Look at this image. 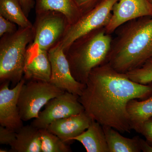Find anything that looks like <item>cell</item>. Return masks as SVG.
I'll return each mask as SVG.
<instances>
[{
    "mask_svg": "<svg viewBox=\"0 0 152 152\" xmlns=\"http://www.w3.org/2000/svg\"><path fill=\"white\" fill-rule=\"evenodd\" d=\"M127 110L132 129L139 133L143 124L152 118V95L141 101L137 99L131 100L128 103Z\"/></svg>",
    "mask_w": 152,
    "mask_h": 152,
    "instance_id": "ac0fdd59",
    "label": "cell"
},
{
    "mask_svg": "<svg viewBox=\"0 0 152 152\" xmlns=\"http://www.w3.org/2000/svg\"><path fill=\"white\" fill-rule=\"evenodd\" d=\"M18 25L0 15V37L4 35L12 34L18 30Z\"/></svg>",
    "mask_w": 152,
    "mask_h": 152,
    "instance_id": "603a6c76",
    "label": "cell"
},
{
    "mask_svg": "<svg viewBox=\"0 0 152 152\" xmlns=\"http://www.w3.org/2000/svg\"><path fill=\"white\" fill-rule=\"evenodd\" d=\"M17 138V132L5 127L0 126V144L13 146Z\"/></svg>",
    "mask_w": 152,
    "mask_h": 152,
    "instance_id": "7402d4cb",
    "label": "cell"
},
{
    "mask_svg": "<svg viewBox=\"0 0 152 152\" xmlns=\"http://www.w3.org/2000/svg\"><path fill=\"white\" fill-rule=\"evenodd\" d=\"M70 26L61 13L48 11L36 14L32 42L40 49L49 51L61 42Z\"/></svg>",
    "mask_w": 152,
    "mask_h": 152,
    "instance_id": "8992f818",
    "label": "cell"
},
{
    "mask_svg": "<svg viewBox=\"0 0 152 152\" xmlns=\"http://www.w3.org/2000/svg\"><path fill=\"white\" fill-rule=\"evenodd\" d=\"M51 75V66L48 51L40 49L32 42L27 50L24 78L27 81L50 82Z\"/></svg>",
    "mask_w": 152,
    "mask_h": 152,
    "instance_id": "7c38bea8",
    "label": "cell"
},
{
    "mask_svg": "<svg viewBox=\"0 0 152 152\" xmlns=\"http://www.w3.org/2000/svg\"><path fill=\"white\" fill-rule=\"evenodd\" d=\"M140 149L143 152H152V146L146 140L140 138L139 141Z\"/></svg>",
    "mask_w": 152,
    "mask_h": 152,
    "instance_id": "4316f807",
    "label": "cell"
},
{
    "mask_svg": "<svg viewBox=\"0 0 152 152\" xmlns=\"http://www.w3.org/2000/svg\"><path fill=\"white\" fill-rule=\"evenodd\" d=\"M83 145L87 152H109L102 126L94 120L83 132L74 138Z\"/></svg>",
    "mask_w": 152,
    "mask_h": 152,
    "instance_id": "9a60e30c",
    "label": "cell"
},
{
    "mask_svg": "<svg viewBox=\"0 0 152 152\" xmlns=\"http://www.w3.org/2000/svg\"><path fill=\"white\" fill-rule=\"evenodd\" d=\"M127 76L131 80L137 83L148 85L152 83V58L140 67L128 72Z\"/></svg>",
    "mask_w": 152,
    "mask_h": 152,
    "instance_id": "44dd1931",
    "label": "cell"
},
{
    "mask_svg": "<svg viewBox=\"0 0 152 152\" xmlns=\"http://www.w3.org/2000/svg\"><path fill=\"white\" fill-rule=\"evenodd\" d=\"M148 1H149L150 2H151V4H152V0H148Z\"/></svg>",
    "mask_w": 152,
    "mask_h": 152,
    "instance_id": "83f0119b",
    "label": "cell"
},
{
    "mask_svg": "<svg viewBox=\"0 0 152 152\" xmlns=\"http://www.w3.org/2000/svg\"><path fill=\"white\" fill-rule=\"evenodd\" d=\"M39 130L42 142V152H72L68 143L63 141L47 129H40Z\"/></svg>",
    "mask_w": 152,
    "mask_h": 152,
    "instance_id": "ffe728a7",
    "label": "cell"
},
{
    "mask_svg": "<svg viewBox=\"0 0 152 152\" xmlns=\"http://www.w3.org/2000/svg\"><path fill=\"white\" fill-rule=\"evenodd\" d=\"M92 121L84 111L54 121L47 129L63 141L69 143L74 141V138L86 131Z\"/></svg>",
    "mask_w": 152,
    "mask_h": 152,
    "instance_id": "4fadbf2b",
    "label": "cell"
},
{
    "mask_svg": "<svg viewBox=\"0 0 152 152\" xmlns=\"http://www.w3.org/2000/svg\"><path fill=\"white\" fill-rule=\"evenodd\" d=\"M23 10L26 15L28 17L32 9L35 5L34 0H19Z\"/></svg>",
    "mask_w": 152,
    "mask_h": 152,
    "instance_id": "484cf974",
    "label": "cell"
},
{
    "mask_svg": "<svg viewBox=\"0 0 152 152\" xmlns=\"http://www.w3.org/2000/svg\"><path fill=\"white\" fill-rule=\"evenodd\" d=\"M0 15L15 23L19 27H33L19 0H0Z\"/></svg>",
    "mask_w": 152,
    "mask_h": 152,
    "instance_id": "d6986e66",
    "label": "cell"
},
{
    "mask_svg": "<svg viewBox=\"0 0 152 152\" xmlns=\"http://www.w3.org/2000/svg\"><path fill=\"white\" fill-rule=\"evenodd\" d=\"M146 16H152V4L148 0H119L113 7L106 32L112 34L125 23Z\"/></svg>",
    "mask_w": 152,
    "mask_h": 152,
    "instance_id": "8fae6325",
    "label": "cell"
},
{
    "mask_svg": "<svg viewBox=\"0 0 152 152\" xmlns=\"http://www.w3.org/2000/svg\"><path fill=\"white\" fill-rule=\"evenodd\" d=\"M115 32L108 64L115 70L126 73L152 58V16L129 21Z\"/></svg>",
    "mask_w": 152,
    "mask_h": 152,
    "instance_id": "7a4b0ae2",
    "label": "cell"
},
{
    "mask_svg": "<svg viewBox=\"0 0 152 152\" xmlns=\"http://www.w3.org/2000/svg\"><path fill=\"white\" fill-rule=\"evenodd\" d=\"M83 14L89 11L105 0H75Z\"/></svg>",
    "mask_w": 152,
    "mask_h": 152,
    "instance_id": "cb8c5ba5",
    "label": "cell"
},
{
    "mask_svg": "<svg viewBox=\"0 0 152 152\" xmlns=\"http://www.w3.org/2000/svg\"><path fill=\"white\" fill-rule=\"evenodd\" d=\"M139 133L144 136L146 141L152 146V118L143 124Z\"/></svg>",
    "mask_w": 152,
    "mask_h": 152,
    "instance_id": "d4e9b609",
    "label": "cell"
},
{
    "mask_svg": "<svg viewBox=\"0 0 152 152\" xmlns=\"http://www.w3.org/2000/svg\"><path fill=\"white\" fill-rule=\"evenodd\" d=\"M35 8L36 14L48 11L61 13L66 17L70 26L83 15L75 0H36Z\"/></svg>",
    "mask_w": 152,
    "mask_h": 152,
    "instance_id": "5bb4252c",
    "label": "cell"
},
{
    "mask_svg": "<svg viewBox=\"0 0 152 152\" xmlns=\"http://www.w3.org/2000/svg\"><path fill=\"white\" fill-rule=\"evenodd\" d=\"M152 95V83H136L106 64L91 71L79 101L92 120L121 132L130 133L128 103L133 99H146Z\"/></svg>",
    "mask_w": 152,
    "mask_h": 152,
    "instance_id": "6da1fadb",
    "label": "cell"
},
{
    "mask_svg": "<svg viewBox=\"0 0 152 152\" xmlns=\"http://www.w3.org/2000/svg\"><path fill=\"white\" fill-rule=\"evenodd\" d=\"M11 151L15 152H42L39 129L31 125L23 126L17 132V138Z\"/></svg>",
    "mask_w": 152,
    "mask_h": 152,
    "instance_id": "2e32d148",
    "label": "cell"
},
{
    "mask_svg": "<svg viewBox=\"0 0 152 152\" xmlns=\"http://www.w3.org/2000/svg\"><path fill=\"white\" fill-rule=\"evenodd\" d=\"M34 37L32 28L19 27L15 32L0 40V80L14 85L23 77L27 50Z\"/></svg>",
    "mask_w": 152,
    "mask_h": 152,
    "instance_id": "277c9868",
    "label": "cell"
},
{
    "mask_svg": "<svg viewBox=\"0 0 152 152\" xmlns=\"http://www.w3.org/2000/svg\"><path fill=\"white\" fill-rule=\"evenodd\" d=\"M109 152H140V137L135 136L128 138L122 136L118 131L111 127L102 126Z\"/></svg>",
    "mask_w": 152,
    "mask_h": 152,
    "instance_id": "e0dca14e",
    "label": "cell"
},
{
    "mask_svg": "<svg viewBox=\"0 0 152 152\" xmlns=\"http://www.w3.org/2000/svg\"><path fill=\"white\" fill-rule=\"evenodd\" d=\"M113 39L101 28L78 38L64 51L76 80L86 85L93 69L108 64Z\"/></svg>",
    "mask_w": 152,
    "mask_h": 152,
    "instance_id": "3957f363",
    "label": "cell"
},
{
    "mask_svg": "<svg viewBox=\"0 0 152 152\" xmlns=\"http://www.w3.org/2000/svg\"><path fill=\"white\" fill-rule=\"evenodd\" d=\"M118 1L105 0L83 14L77 21L70 26L59 43L64 51L81 36L97 29L105 27L111 18L113 7Z\"/></svg>",
    "mask_w": 152,
    "mask_h": 152,
    "instance_id": "52a82bcc",
    "label": "cell"
},
{
    "mask_svg": "<svg viewBox=\"0 0 152 152\" xmlns=\"http://www.w3.org/2000/svg\"><path fill=\"white\" fill-rule=\"evenodd\" d=\"M79 96L65 91L52 99L45 106L37 118L31 124L39 129H47L54 121L77 115L85 111L79 101Z\"/></svg>",
    "mask_w": 152,
    "mask_h": 152,
    "instance_id": "ba28073f",
    "label": "cell"
},
{
    "mask_svg": "<svg viewBox=\"0 0 152 152\" xmlns=\"http://www.w3.org/2000/svg\"><path fill=\"white\" fill-rule=\"evenodd\" d=\"M26 81L23 77L12 89L9 88L10 82H3L0 88V124L16 132L23 126L18 102L21 89Z\"/></svg>",
    "mask_w": 152,
    "mask_h": 152,
    "instance_id": "30bf717a",
    "label": "cell"
},
{
    "mask_svg": "<svg viewBox=\"0 0 152 152\" xmlns=\"http://www.w3.org/2000/svg\"><path fill=\"white\" fill-rule=\"evenodd\" d=\"M48 53L51 66L49 82L64 91L80 96L86 85L77 81L73 77L67 59L59 43L49 50Z\"/></svg>",
    "mask_w": 152,
    "mask_h": 152,
    "instance_id": "9c48e42d",
    "label": "cell"
},
{
    "mask_svg": "<svg viewBox=\"0 0 152 152\" xmlns=\"http://www.w3.org/2000/svg\"><path fill=\"white\" fill-rule=\"evenodd\" d=\"M65 92L49 82H25L21 89L18 102L22 121H28L37 118L41 109L49 101Z\"/></svg>",
    "mask_w": 152,
    "mask_h": 152,
    "instance_id": "5b68a950",
    "label": "cell"
}]
</instances>
